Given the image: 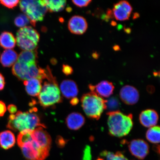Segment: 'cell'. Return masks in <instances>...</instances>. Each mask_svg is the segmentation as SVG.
<instances>
[{
    "label": "cell",
    "instance_id": "6da1fadb",
    "mask_svg": "<svg viewBox=\"0 0 160 160\" xmlns=\"http://www.w3.org/2000/svg\"><path fill=\"white\" fill-rule=\"evenodd\" d=\"M107 115L110 135L121 138L128 134L133 125L132 114L126 115L119 111H116L108 112Z\"/></svg>",
    "mask_w": 160,
    "mask_h": 160
},
{
    "label": "cell",
    "instance_id": "7a4b0ae2",
    "mask_svg": "<svg viewBox=\"0 0 160 160\" xmlns=\"http://www.w3.org/2000/svg\"><path fill=\"white\" fill-rule=\"evenodd\" d=\"M7 127L15 132L33 130L39 127L46 128L45 126L41 123L38 116L33 113V111L29 112L19 111L15 115H10Z\"/></svg>",
    "mask_w": 160,
    "mask_h": 160
},
{
    "label": "cell",
    "instance_id": "3957f363",
    "mask_svg": "<svg viewBox=\"0 0 160 160\" xmlns=\"http://www.w3.org/2000/svg\"><path fill=\"white\" fill-rule=\"evenodd\" d=\"M107 100L96 94L90 92L82 96V108L86 115L90 119L99 120L105 110L107 109Z\"/></svg>",
    "mask_w": 160,
    "mask_h": 160
},
{
    "label": "cell",
    "instance_id": "277c9868",
    "mask_svg": "<svg viewBox=\"0 0 160 160\" xmlns=\"http://www.w3.org/2000/svg\"><path fill=\"white\" fill-rule=\"evenodd\" d=\"M38 96L40 104L44 108L51 107L62 101L56 79L45 82Z\"/></svg>",
    "mask_w": 160,
    "mask_h": 160
},
{
    "label": "cell",
    "instance_id": "5b68a950",
    "mask_svg": "<svg viewBox=\"0 0 160 160\" xmlns=\"http://www.w3.org/2000/svg\"><path fill=\"white\" fill-rule=\"evenodd\" d=\"M20 7L35 27L37 22L43 21L48 11L43 1L24 0L20 1Z\"/></svg>",
    "mask_w": 160,
    "mask_h": 160
},
{
    "label": "cell",
    "instance_id": "8992f818",
    "mask_svg": "<svg viewBox=\"0 0 160 160\" xmlns=\"http://www.w3.org/2000/svg\"><path fill=\"white\" fill-rule=\"evenodd\" d=\"M40 38L37 30L31 27L21 28L17 33L18 46L24 51H33L37 47Z\"/></svg>",
    "mask_w": 160,
    "mask_h": 160
},
{
    "label": "cell",
    "instance_id": "52a82bcc",
    "mask_svg": "<svg viewBox=\"0 0 160 160\" xmlns=\"http://www.w3.org/2000/svg\"><path fill=\"white\" fill-rule=\"evenodd\" d=\"M20 148L27 160H44L49 154L50 151L40 147L33 139Z\"/></svg>",
    "mask_w": 160,
    "mask_h": 160
},
{
    "label": "cell",
    "instance_id": "ba28073f",
    "mask_svg": "<svg viewBox=\"0 0 160 160\" xmlns=\"http://www.w3.org/2000/svg\"><path fill=\"white\" fill-rule=\"evenodd\" d=\"M128 148L131 154L139 160L144 159L149 152L148 144L142 139L132 140L129 143Z\"/></svg>",
    "mask_w": 160,
    "mask_h": 160
},
{
    "label": "cell",
    "instance_id": "9c48e42d",
    "mask_svg": "<svg viewBox=\"0 0 160 160\" xmlns=\"http://www.w3.org/2000/svg\"><path fill=\"white\" fill-rule=\"evenodd\" d=\"M132 9L128 2L119 1L114 5L112 10L114 17L118 21H125L128 20Z\"/></svg>",
    "mask_w": 160,
    "mask_h": 160
},
{
    "label": "cell",
    "instance_id": "30bf717a",
    "mask_svg": "<svg viewBox=\"0 0 160 160\" xmlns=\"http://www.w3.org/2000/svg\"><path fill=\"white\" fill-rule=\"evenodd\" d=\"M119 97L122 101L126 104L134 105L139 101V92L133 86L125 85L120 90Z\"/></svg>",
    "mask_w": 160,
    "mask_h": 160
},
{
    "label": "cell",
    "instance_id": "8fae6325",
    "mask_svg": "<svg viewBox=\"0 0 160 160\" xmlns=\"http://www.w3.org/2000/svg\"><path fill=\"white\" fill-rule=\"evenodd\" d=\"M32 136L33 140L40 147L50 151L52 143L51 138L43 128L39 127L33 130Z\"/></svg>",
    "mask_w": 160,
    "mask_h": 160
},
{
    "label": "cell",
    "instance_id": "7c38bea8",
    "mask_svg": "<svg viewBox=\"0 0 160 160\" xmlns=\"http://www.w3.org/2000/svg\"><path fill=\"white\" fill-rule=\"evenodd\" d=\"M89 88L91 92L103 98L111 97L115 89L113 83L108 81H102L96 85L90 84Z\"/></svg>",
    "mask_w": 160,
    "mask_h": 160
},
{
    "label": "cell",
    "instance_id": "4fadbf2b",
    "mask_svg": "<svg viewBox=\"0 0 160 160\" xmlns=\"http://www.w3.org/2000/svg\"><path fill=\"white\" fill-rule=\"evenodd\" d=\"M88 25L84 18L75 15L69 20L68 28L71 33L76 35H82L87 31Z\"/></svg>",
    "mask_w": 160,
    "mask_h": 160
},
{
    "label": "cell",
    "instance_id": "5bb4252c",
    "mask_svg": "<svg viewBox=\"0 0 160 160\" xmlns=\"http://www.w3.org/2000/svg\"><path fill=\"white\" fill-rule=\"evenodd\" d=\"M141 124L146 128H150L156 126L159 120L157 112L152 109H148L142 111L139 116Z\"/></svg>",
    "mask_w": 160,
    "mask_h": 160
},
{
    "label": "cell",
    "instance_id": "9a60e30c",
    "mask_svg": "<svg viewBox=\"0 0 160 160\" xmlns=\"http://www.w3.org/2000/svg\"><path fill=\"white\" fill-rule=\"evenodd\" d=\"M60 89L63 97L67 99L76 97L79 92L77 83L71 80H65L62 82Z\"/></svg>",
    "mask_w": 160,
    "mask_h": 160
},
{
    "label": "cell",
    "instance_id": "2e32d148",
    "mask_svg": "<svg viewBox=\"0 0 160 160\" xmlns=\"http://www.w3.org/2000/svg\"><path fill=\"white\" fill-rule=\"evenodd\" d=\"M85 122L84 116L78 112H73L70 114L66 119L67 127L71 130H79L83 127Z\"/></svg>",
    "mask_w": 160,
    "mask_h": 160
},
{
    "label": "cell",
    "instance_id": "e0dca14e",
    "mask_svg": "<svg viewBox=\"0 0 160 160\" xmlns=\"http://www.w3.org/2000/svg\"><path fill=\"white\" fill-rule=\"evenodd\" d=\"M42 81L32 78L24 81L25 89L29 95L32 97L38 96L42 89Z\"/></svg>",
    "mask_w": 160,
    "mask_h": 160
},
{
    "label": "cell",
    "instance_id": "ac0fdd59",
    "mask_svg": "<svg viewBox=\"0 0 160 160\" xmlns=\"http://www.w3.org/2000/svg\"><path fill=\"white\" fill-rule=\"evenodd\" d=\"M15 143V136L11 131L7 130L0 133V147L2 148L5 150L11 149Z\"/></svg>",
    "mask_w": 160,
    "mask_h": 160
},
{
    "label": "cell",
    "instance_id": "d6986e66",
    "mask_svg": "<svg viewBox=\"0 0 160 160\" xmlns=\"http://www.w3.org/2000/svg\"><path fill=\"white\" fill-rule=\"evenodd\" d=\"M18 55L13 50L6 49L2 53L0 58V62L5 67H9L17 62Z\"/></svg>",
    "mask_w": 160,
    "mask_h": 160
},
{
    "label": "cell",
    "instance_id": "ffe728a7",
    "mask_svg": "<svg viewBox=\"0 0 160 160\" xmlns=\"http://www.w3.org/2000/svg\"><path fill=\"white\" fill-rule=\"evenodd\" d=\"M16 40L13 34L9 32H3L0 35V45L3 48L11 49L15 47Z\"/></svg>",
    "mask_w": 160,
    "mask_h": 160
},
{
    "label": "cell",
    "instance_id": "44dd1931",
    "mask_svg": "<svg viewBox=\"0 0 160 160\" xmlns=\"http://www.w3.org/2000/svg\"><path fill=\"white\" fill-rule=\"evenodd\" d=\"M38 57L37 51H24L18 56L17 61L26 64L30 65L36 63Z\"/></svg>",
    "mask_w": 160,
    "mask_h": 160
},
{
    "label": "cell",
    "instance_id": "7402d4cb",
    "mask_svg": "<svg viewBox=\"0 0 160 160\" xmlns=\"http://www.w3.org/2000/svg\"><path fill=\"white\" fill-rule=\"evenodd\" d=\"M47 10L50 12H58L62 11L65 7V0H47L43 1Z\"/></svg>",
    "mask_w": 160,
    "mask_h": 160
},
{
    "label": "cell",
    "instance_id": "603a6c76",
    "mask_svg": "<svg viewBox=\"0 0 160 160\" xmlns=\"http://www.w3.org/2000/svg\"><path fill=\"white\" fill-rule=\"evenodd\" d=\"M160 128L159 126L149 128L146 134V138L150 142L156 144L160 142Z\"/></svg>",
    "mask_w": 160,
    "mask_h": 160
},
{
    "label": "cell",
    "instance_id": "cb8c5ba5",
    "mask_svg": "<svg viewBox=\"0 0 160 160\" xmlns=\"http://www.w3.org/2000/svg\"><path fill=\"white\" fill-rule=\"evenodd\" d=\"M33 130H26L20 132L17 137L18 145L20 148L32 139V133Z\"/></svg>",
    "mask_w": 160,
    "mask_h": 160
},
{
    "label": "cell",
    "instance_id": "d4e9b609",
    "mask_svg": "<svg viewBox=\"0 0 160 160\" xmlns=\"http://www.w3.org/2000/svg\"><path fill=\"white\" fill-rule=\"evenodd\" d=\"M107 109L110 110L109 112L115 111L120 107V103L118 99L115 97H112L107 100Z\"/></svg>",
    "mask_w": 160,
    "mask_h": 160
},
{
    "label": "cell",
    "instance_id": "484cf974",
    "mask_svg": "<svg viewBox=\"0 0 160 160\" xmlns=\"http://www.w3.org/2000/svg\"><path fill=\"white\" fill-rule=\"evenodd\" d=\"M14 22L16 26L22 28L26 27V26L30 22V21L27 15L21 14L16 18Z\"/></svg>",
    "mask_w": 160,
    "mask_h": 160
},
{
    "label": "cell",
    "instance_id": "4316f807",
    "mask_svg": "<svg viewBox=\"0 0 160 160\" xmlns=\"http://www.w3.org/2000/svg\"><path fill=\"white\" fill-rule=\"evenodd\" d=\"M19 1L18 0H10V1H7V0H1L0 3L6 7L9 8L10 9H12L13 8L17 7Z\"/></svg>",
    "mask_w": 160,
    "mask_h": 160
},
{
    "label": "cell",
    "instance_id": "83f0119b",
    "mask_svg": "<svg viewBox=\"0 0 160 160\" xmlns=\"http://www.w3.org/2000/svg\"><path fill=\"white\" fill-rule=\"evenodd\" d=\"M100 156L104 160H114L115 154L111 152L103 151L100 154Z\"/></svg>",
    "mask_w": 160,
    "mask_h": 160
},
{
    "label": "cell",
    "instance_id": "f1b7e54d",
    "mask_svg": "<svg viewBox=\"0 0 160 160\" xmlns=\"http://www.w3.org/2000/svg\"><path fill=\"white\" fill-rule=\"evenodd\" d=\"M91 148L88 145L86 146L83 151V160H91Z\"/></svg>",
    "mask_w": 160,
    "mask_h": 160
},
{
    "label": "cell",
    "instance_id": "f546056e",
    "mask_svg": "<svg viewBox=\"0 0 160 160\" xmlns=\"http://www.w3.org/2000/svg\"><path fill=\"white\" fill-rule=\"evenodd\" d=\"M74 4L79 7H87L92 2L91 0H85V1H72Z\"/></svg>",
    "mask_w": 160,
    "mask_h": 160
},
{
    "label": "cell",
    "instance_id": "4dcf8cb0",
    "mask_svg": "<svg viewBox=\"0 0 160 160\" xmlns=\"http://www.w3.org/2000/svg\"><path fill=\"white\" fill-rule=\"evenodd\" d=\"M62 71L66 75H69L72 73L73 69L70 66L64 65L63 66Z\"/></svg>",
    "mask_w": 160,
    "mask_h": 160
},
{
    "label": "cell",
    "instance_id": "1f68e13d",
    "mask_svg": "<svg viewBox=\"0 0 160 160\" xmlns=\"http://www.w3.org/2000/svg\"><path fill=\"white\" fill-rule=\"evenodd\" d=\"M7 108L3 102L0 101V117H3L5 115Z\"/></svg>",
    "mask_w": 160,
    "mask_h": 160
},
{
    "label": "cell",
    "instance_id": "d6a6232c",
    "mask_svg": "<svg viewBox=\"0 0 160 160\" xmlns=\"http://www.w3.org/2000/svg\"><path fill=\"white\" fill-rule=\"evenodd\" d=\"M114 160H128L121 152H117L115 154Z\"/></svg>",
    "mask_w": 160,
    "mask_h": 160
},
{
    "label": "cell",
    "instance_id": "836d02e7",
    "mask_svg": "<svg viewBox=\"0 0 160 160\" xmlns=\"http://www.w3.org/2000/svg\"><path fill=\"white\" fill-rule=\"evenodd\" d=\"M7 109L9 112L11 114H14L17 111V106L15 105L10 104L8 107Z\"/></svg>",
    "mask_w": 160,
    "mask_h": 160
},
{
    "label": "cell",
    "instance_id": "e575fe53",
    "mask_svg": "<svg viewBox=\"0 0 160 160\" xmlns=\"http://www.w3.org/2000/svg\"><path fill=\"white\" fill-rule=\"evenodd\" d=\"M57 143L60 147H63L65 145L66 142L62 137L59 136L57 138Z\"/></svg>",
    "mask_w": 160,
    "mask_h": 160
},
{
    "label": "cell",
    "instance_id": "d590c367",
    "mask_svg": "<svg viewBox=\"0 0 160 160\" xmlns=\"http://www.w3.org/2000/svg\"><path fill=\"white\" fill-rule=\"evenodd\" d=\"M5 81L4 77L0 73V91L2 90L5 87Z\"/></svg>",
    "mask_w": 160,
    "mask_h": 160
},
{
    "label": "cell",
    "instance_id": "8d00e7d4",
    "mask_svg": "<svg viewBox=\"0 0 160 160\" xmlns=\"http://www.w3.org/2000/svg\"><path fill=\"white\" fill-rule=\"evenodd\" d=\"M79 102V100L78 98L75 97L72 98L71 101H70V103L72 106H75L77 105Z\"/></svg>",
    "mask_w": 160,
    "mask_h": 160
},
{
    "label": "cell",
    "instance_id": "74e56055",
    "mask_svg": "<svg viewBox=\"0 0 160 160\" xmlns=\"http://www.w3.org/2000/svg\"><path fill=\"white\" fill-rule=\"evenodd\" d=\"M92 56V57L94 58L95 59H98L99 57V54L97 52H95L94 53H93Z\"/></svg>",
    "mask_w": 160,
    "mask_h": 160
},
{
    "label": "cell",
    "instance_id": "f35d334b",
    "mask_svg": "<svg viewBox=\"0 0 160 160\" xmlns=\"http://www.w3.org/2000/svg\"><path fill=\"white\" fill-rule=\"evenodd\" d=\"M113 48L115 51H119L120 50V48L118 45H115L114 46Z\"/></svg>",
    "mask_w": 160,
    "mask_h": 160
},
{
    "label": "cell",
    "instance_id": "ab89813d",
    "mask_svg": "<svg viewBox=\"0 0 160 160\" xmlns=\"http://www.w3.org/2000/svg\"><path fill=\"white\" fill-rule=\"evenodd\" d=\"M139 17V15L138 13H134V17H133V19L137 18H138Z\"/></svg>",
    "mask_w": 160,
    "mask_h": 160
},
{
    "label": "cell",
    "instance_id": "60d3db41",
    "mask_svg": "<svg viewBox=\"0 0 160 160\" xmlns=\"http://www.w3.org/2000/svg\"><path fill=\"white\" fill-rule=\"evenodd\" d=\"M111 24L112 26H115L116 25V22L114 21L112 22Z\"/></svg>",
    "mask_w": 160,
    "mask_h": 160
},
{
    "label": "cell",
    "instance_id": "b9f144b4",
    "mask_svg": "<svg viewBox=\"0 0 160 160\" xmlns=\"http://www.w3.org/2000/svg\"><path fill=\"white\" fill-rule=\"evenodd\" d=\"M96 160H104L101 157H98V158Z\"/></svg>",
    "mask_w": 160,
    "mask_h": 160
}]
</instances>
